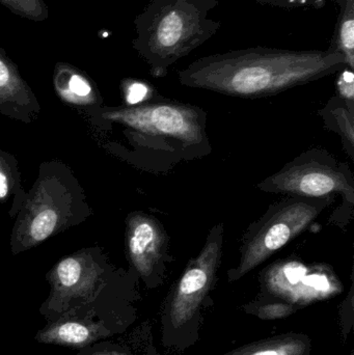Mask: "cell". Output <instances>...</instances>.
I'll list each match as a JSON object with an SVG mask.
<instances>
[{
    "instance_id": "cell-13",
    "label": "cell",
    "mask_w": 354,
    "mask_h": 355,
    "mask_svg": "<svg viewBox=\"0 0 354 355\" xmlns=\"http://www.w3.org/2000/svg\"><path fill=\"white\" fill-rule=\"evenodd\" d=\"M60 216L52 208H44L33 217L29 225V237L33 242L43 241L49 237L57 227Z\"/></svg>"
},
{
    "instance_id": "cell-18",
    "label": "cell",
    "mask_w": 354,
    "mask_h": 355,
    "mask_svg": "<svg viewBox=\"0 0 354 355\" xmlns=\"http://www.w3.org/2000/svg\"><path fill=\"white\" fill-rule=\"evenodd\" d=\"M292 311V306L289 304H270L260 309L259 316L265 319L280 318V317L288 316Z\"/></svg>"
},
{
    "instance_id": "cell-10",
    "label": "cell",
    "mask_w": 354,
    "mask_h": 355,
    "mask_svg": "<svg viewBox=\"0 0 354 355\" xmlns=\"http://www.w3.org/2000/svg\"><path fill=\"white\" fill-rule=\"evenodd\" d=\"M310 350L307 337L288 335L258 342L227 355H309Z\"/></svg>"
},
{
    "instance_id": "cell-14",
    "label": "cell",
    "mask_w": 354,
    "mask_h": 355,
    "mask_svg": "<svg viewBox=\"0 0 354 355\" xmlns=\"http://www.w3.org/2000/svg\"><path fill=\"white\" fill-rule=\"evenodd\" d=\"M262 6H269L272 8H322L330 2L339 3V0H256Z\"/></svg>"
},
{
    "instance_id": "cell-17",
    "label": "cell",
    "mask_w": 354,
    "mask_h": 355,
    "mask_svg": "<svg viewBox=\"0 0 354 355\" xmlns=\"http://www.w3.org/2000/svg\"><path fill=\"white\" fill-rule=\"evenodd\" d=\"M79 354L82 355H129L123 348L112 345V343H107V342L93 344L89 347L79 350Z\"/></svg>"
},
{
    "instance_id": "cell-12",
    "label": "cell",
    "mask_w": 354,
    "mask_h": 355,
    "mask_svg": "<svg viewBox=\"0 0 354 355\" xmlns=\"http://www.w3.org/2000/svg\"><path fill=\"white\" fill-rule=\"evenodd\" d=\"M320 114L330 128H336L343 137L351 157L354 159V116L353 104L348 103L340 97L333 98L328 106Z\"/></svg>"
},
{
    "instance_id": "cell-7",
    "label": "cell",
    "mask_w": 354,
    "mask_h": 355,
    "mask_svg": "<svg viewBox=\"0 0 354 355\" xmlns=\"http://www.w3.org/2000/svg\"><path fill=\"white\" fill-rule=\"evenodd\" d=\"M100 277L101 272L97 266L76 257L58 263L51 275L49 297L39 310L42 316L47 322H52L73 311L94 310L97 313L95 304Z\"/></svg>"
},
{
    "instance_id": "cell-4",
    "label": "cell",
    "mask_w": 354,
    "mask_h": 355,
    "mask_svg": "<svg viewBox=\"0 0 354 355\" xmlns=\"http://www.w3.org/2000/svg\"><path fill=\"white\" fill-rule=\"evenodd\" d=\"M262 191L307 198H330L341 194L354 205V178L348 166L326 152L311 150L258 184Z\"/></svg>"
},
{
    "instance_id": "cell-19",
    "label": "cell",
    "mask_w": 354,
    "mask_h": 355,
    "mask_svg": "<svg viewBox=\"0 0 354 355\" xmlns=\"http://www.w3.org/2000/svg\"><path fill=\"white\" fill-rule=\"evenodd\" d=\"M148 94L147 85H143V83H135L129 87L128 92H127V102L129 104L139 103L145 99V96Z\"/></svg>"
},
{
    "instance_id": "cell-16",
    "label": "cell",
    "mask_w": 354,
    "mask_h": 355,
    "mask_svg": "<svg viewBox=\"0 0 354 355\" xmlns=\"http://www.w3.org/2000/svg\"><path fill=\"white\" fill-rule=\"evenodd\" d=\"M16 95L10 69L0 60V101L12 99Z\"/></svg>"
},
{
    "instance_id": "cell-8",
    "label": "cell",
    "mask_w": 354,
    "mask_h": 355,
    "mask_svg": "<svg viewBox=\"0 0 354 355\" xmlns=\"http://www.w3.org/2000/svg\"><path fill=\"white\" fill-rule=\"evenodd\" d=\"M108 323L93 310H76L62 315L35 335L42 344L81 350L112 335Z\"/></svg>"
},
{
    "instance_id": "cell-2",
    "label": "cell",
    "mask_w": 354,
    "mask_h": 355,
    "mask_svg": "<svg viewBox=\"0 0 354 355\" xmlns=\"http://www.w3.org/2000/svg\"><path fill=\"white\" fill-rule=\"evenodd\" d=\"M218 0H151L139 22V49L151 74L166 77L179 60L209 41L222 27L210 17Z\"/></svg>"
},
{
    "instance_id": "cell-15",
    "label": "cell",
    "mask_w": 354,
    "mask_h": 355,
    "mask_svg": "<svg viewBox=\"0 0 354 355\" xmlns=\"http://www.w3.org/2000/svg\"><path fill=\"white\" fill-rule=\"evenodd\" d=\"M69 89L74 97V101H83L89 97L91 94V87L89 83L83 77L74 74L69 80Z\"/></svg>"
},
{
    "instance_id": "cell-11",
    "label": "cell",
    "mask_w": 354,
    "mask_h": 355,
    "mask_svg": "<svg viewBox=\"0 0 354 355\" xmlns=\"http://www.w3.org/2000/svg\"><path fill=\"white\" fill-rule=\"evenodd\" d=\"M338 22L330 49L340 52L348 68H354V0H339Z\"/></svg>"
},
{
    "instance_id": "cell-3",
    "label": "cell",
    "mask_w": 354,
    "mask_h": 355,
    "mask_svg": "<svg viewBox=\"0 0 354 355\" xmlns=\"http://www.w3.org/2000/svg\"><path fill=\"white\" fill-rule=\"evenodd\" d=\"M328 202L330 198L289 196L270 206L263 217L249 227L245 234L238 266L229 271V279L237 281L265 262L303 233Z\"/></svg>"
},
{
    "instance_id": "cell-5",
    "label": "cell",
    "mask_w": 354,
    "mask_h": 355,
    "mask_svg": "<svg viewBox=\"0 0 354 355\" xmlns=\"http://www.w3.org/2000/svg\"><path fill=\"white\" fill-rule=\"evenodd\" d=\"M105 118L149 137L175 139L184 146L204 145L207 141L205 112L188 104L150 103L114 110Z\"/></svg>"
},
{
    "instance_id": "cell-20",
    "label": "cell",
    "mask_w": 354,
    "mask_h": 355,
    "mask_svg": "<svg viewBox=\"0 0 354 355\" xmlns=\"http://www.w3.org/2000/svg\"><path fill=\"white\" fill-rule=\"evenodd\" d=\"M8 193V181L3 168L0 164V200L6 198Z\"/></svg>"
},
{
    "instance_id": "cell-1",
    "label": "cell",
    "mask_w": 354,
    "mask_h": 355,
    "mask_svg": "<svg viewBox=\"0 0 354 355\" xmlns=\"http://www.w3.org/2000/svg\"><path fill=\"white\" fill-rule=\"evenodd\" d=\"M348 68L340 52L251 47L204 56L178 73L181 85L231 97H270Z\"/></svg>"
},
{
    "instance_id": "cell-21",
    "label": "cell",
    "mask_w": 354,
    "mask_h": 355,
    "mask_svg": "<svg viewBox=\"0 0 354 355\" xmlns=\"http://www.w3.org/2000/svg\"><path fill=\"white\" fill-rule=\"evenodd\" d=\"M77 355H82V354H79V352H78V354H77Z\"/></svg>"
},
{
    "instance_id": "cell-9",
    "label": "cell",
    "mask_w": 354,
    "mask_h": 355,
    "mask_svg": "<svg viewBox=\"0 0 354 355\" xmlns=\"http://www.w3.org/2000/svg\"><path fill=\"white\" fill-rule=\"evenodd\" d=\"M131 262L141 277H151L168 248L166 231L153 217L136 214L129 220L127 234Z\"/></svg>"
},
{
    "instance_id": "cell-6",
    "label": "cell",
    "mask_w": 354,
    "mask_h": 355,
    "mask_svg": "<svg viewBox=\"0 0 354 355\" xmlns=\"http://www.w3.org/2000/svg\"><path fill=\"white\" fill-rule=\"evenodd\" d=\"M222 240L224 225L218 223L210 231L199 256L189 262L168 306L172 327H181L188 323L213 286L222 261Z\"/></svg>"
}]
</instances>
